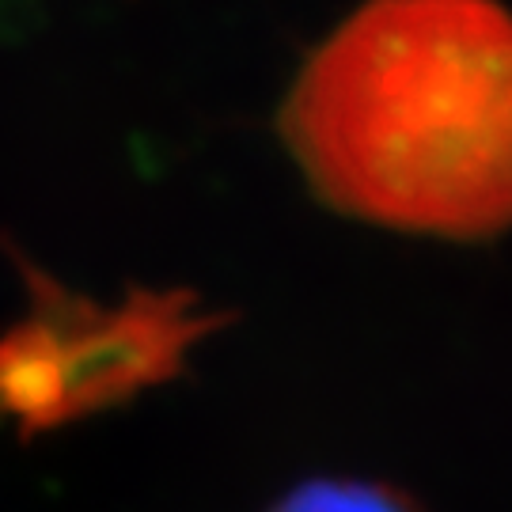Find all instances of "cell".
<instances>
[{"label":"cell","mask_w":512,"mask_h":512,"mask_svg":"<svg viewBox=\"0 0 512 512\" xmlns=\"http://www.w3.org/2000/svg\"><path fill=\"white\" fill-rule=\"evenodd\" d=\"M300 175L342 217L478 243L512 209V27L497 0H365L277 110Z\"/></svg>","instance_id":"1"},{"label":"cell","mask_w":512,"mask_h":512,"mask_svg":"<svg viewBox=\"0 0 512 512\" xmlns=\"http://www.w3.org/2000/svg\"><path fill=\"white\" fill-rule=\"evenodd\" d=\"M270 512H425L410 494L365 478H315L285 494Z\"/></svg>","instance_id":"4"},{"label":"cell","mask_w":512,"mask_h":512,"mask_svg":"<svg viewBox=\"0 0 512 512\" xmlns=\"http://www.w3.org/2000/svg\"><path fill=\"white\" fill-rule=\"evenodd\" d=\"M8 262L16 266L27 308L8 330H0V418H8L23 440L57 433L69 421V349L76 330L92 319L99 300L80 296L61 277L0 236Z\"/></svg>","instance_id":"3"},{"label":"cell","mask_w":512,"mask_h":512,"mask_svg":"<svg viewBox=\"0 0 512 512\" xmlns=\"http://www.w3.org/2000/svg\"><path fill=\"white\" fill-rule=\"evenodd\" d=\"M236 323V311L205 308L194 289L133 285L122 304H95L69 353V421L133 403L186 372L190 353Z\"/></svg>","instance_id":"2"}]
</instances>
